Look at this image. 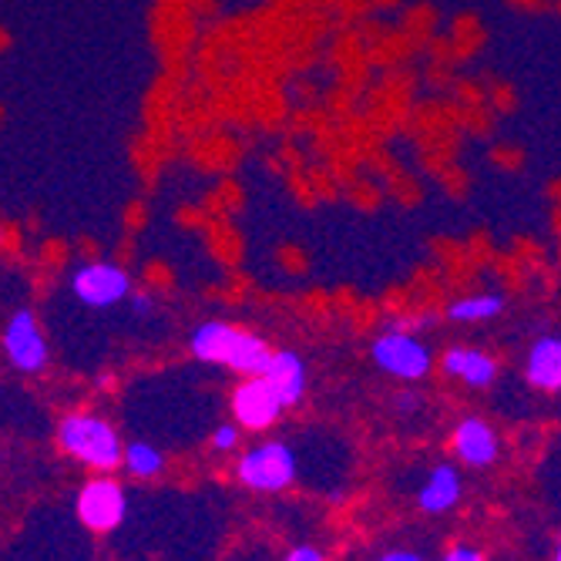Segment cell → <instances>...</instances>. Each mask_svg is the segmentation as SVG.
<instances>
[{
    "label": "cell",
    "mask_w": 561,
    "mask_h": 561,
    "mask_svg": "<svg viewBox=\"0 0 561 561\" xmlns=\"http://www.w3.org/2000/svg\"><path fill=\"white\" fill-rule=\"evenodd\" d=\"M75 512L88 531L108 535L128 515V494L115 478H91L75 497Z\"/></svg>",
    "instance_id": "cell-6"
},
{
    "label": "cell",
    "mask_w": 561,
    "mask_h": 561,
    "mask_svg": "<svg viewBox=\"0 0 561 561\" xmlns=\"http://www.w3.org/2000/svg\"><path fill=\"white\" fill-rule=\"evenodd\" d=\"M504 313V296L501 293H474L461 296L447 306V320L450 323H488Z\"/></svg>",
    "instance_id": "cell-14"
},
{
    "label": "cell",
    "mask_w": 561,
    "mask_h": 561,
    "mask_svg": "<svg viewBox=\"0 0 561 561\" xmlns=\"http://www.w3.org/2000/svg\"><path fill=\"white\" fill-rule=\"evenodd\" d=\"M4 356L8 364L21 374H41L50 360V350H47V340L41 333V323L31 310H18L11 313L8 327H4Z\"/></svg>",
    "instance_id": "cell-8"
},
{
    "label": "cell",
    "mask_w": 561,
    "mask_h": 561,
    "mask_svg": "<svg viewBox=\"0 0 561 561\" xmlns=\"http://www.w3.org/2000/svg\"><path fill=\"white\" fill-rule=\"evenodd\" d=\"M71 293L78 296L81 306H88V310H108V306L131 299L135 289H131L128 270H122L118 263H108V260H94V263H81L71 273Z\"/></svg>",
    "instance_id": "cell-5"
},
{
    "label": "cell",
    "mask_w": 561,
    "mask_h": 561,
    "mask_svg": "<svg viewBox=\"0 0 561 561\" xmlns=\"http://www.w3.org/2000/svg\"><path fill=\"white\" fill-rule=\"evenodd\" d=\"M229 407H232V417L242 431H270L286 414L283 397L273 390V383L266 377H245L232 390Z\"/></svg>",
    "instance_id": "cell-7"
},
{
    "label": "cell",
    "mask_w": 561,
    "mask_h": 561,
    "mask_svg": "<svg viewBox=\"0 0 561 561\" xmlns=\"http://www.w3.org/2000/svg\"><path fill=\"white\" fill-rule=\"evenodd\" d=\"M393 407H397L400 414L417 411V393H400V397H393Z\"/></svg>",
    "instance_id": "cell-21"
},
{
    "label": "cell",
    "mask_w": 561,
    "mask_h": 561,
    "mask_svg": "<svg viewBox=\"0 0 561 561\" xmlns=\"http://www.w3.org/2000/svg\"><path fill=\"white\" fill-rule=\"evenodd\" d=\"M444 561H484V554L471 545H454L444 551Z\"/></svg>",
    "instance_id": "cell-18"
},
{
    "label": "cell",
    "mask_w": 561,
    "mask_h": 561,
    "mask_svg": "<svg viewBox=\"0 0 561 561\" xmlns=\"http://www.w3.org/2000/svg\"><path fill=\"white\" fill-rule=\"evenodd\" d=\"M461 494H465L461 471L454 465H437L417 491V507L424 515H447L450 507H457Z\"/></svg>",
    "instance_id": "cell-12"
},
{
    "label": "cell",
    "mask_w": 561,
    "mask_h": 561,
    "mask_svg": "<svg viewBox=\"0 0 561 561\" xmlns=\"http://www.w3.org/2000/svg\"><path fill=\"white\" fill-rule=\"evenodd\" d=\"M377 561H427L421 551H411V548H393V551H383Z\"/></svg>",
    "instance_id": "cell-19"
},
{
    "label": "cell",
    "mask_w": 561,
    "mask_h": 561,
    "mask_svg": "<svg viewBox=\"0 0 561 561\" xmlns=\"http://www.w3.org/2000/svg\"><path fill=\"white\" fill-rule=\"evenodd\" d=\"M188 350L195 360L229 367L239 377H260L270 364V343L242 327H232L226 320H206L198 323L188 336Z\"/></svg>",
    "instance_id": "cell-1"
},
{
    "label": "cell",
    "mask_w": 561,
    "mask_h": 561,
    "mask_svg": "<svg viewBox=\"0 0 561 561\" xmlns=\"http://www.w3.org/2000/svg\"><path fill=\"white\" fill-rule=\"evenodd\" d=\"M239 424H222L219 431H213V447L216 450H222V454H229V450H236L239 447Z\"/></svg>",
    "instance_id": "cell-16"
},
{
    "label": "cell",
    "mask_w": 561,
    "mask_h": 561,
    "mask_svg": "<svg viewBox=\"0 0 561 561\" xmlns=\"http://www.w3.org/2000/svg\"><path fill=\"white\" fill-rule=\"evenodd\" d=\"M440 370L450 380H461L471 390H488L497 380V360L474 346H450L440 356Z\"/></svg>",
    "instance_id": "cell-10"
},
{
    "label": "cell",
    "mask_w": 561,
    "mask_h": 561,
    "mask_svg": "<svg viewBox=\"0 0 561 561\" xmlns=\"http://www.w3.org/2000/svg\"><path fill=\"white\" fill-rule=\"evenodd\" d=\"M131 310L138 317H151V310H156V302H151L148 293H131Z\"/></svg>",
    "instance_id": "cell-20"
},
{
    "label": "cell",
    "mask_w": 561,
    "mask_h": 561,
    "mask_svg": "<svg viewBox=\"0 0 561 561\" xmlns=\"http://www.w3.org/2000/svg\"><path fill=\"white\" fill-rule=\"evenodd\" d=\"M236 478L242 488L260 491V494L286 491L296 481V454L283 440H263L239 457Z\"/></svg>",
    "instance_id": "cell-3"
},
{
    "label": "cell",
    "mask_w": 561,
    "mask_h": 561,
    "mask_svg": "<svg viewBox=\"0 0 561 561\" xmlns=\"http://www.w3.org/2000/svg\"><path fill=\"white\" fill-rule=\"evenodd\" d=\"M125 471L141 481L159 478L165 471V454L159 447H151L148 440H131L125 447Z\"/></svg>",
    "instance_id": "cell-15"
},
{
    "label": "cell",
    "mask_w": 561,
    "mask_h": 561,
    "mask_svg": "<svg viewBox=\"0 0 561 561\" xmlns=\"http://www.w3.org/2000/svg\"><path fill=\"white\" fill-rule=\"evenodd\" d=\"M454 454L465 468H491L501 454V440L494 427L481 417H465L454 427Z\"/></svg>",
    "instance_id": "cell-9"
},
{
    "label": "cell",
    "mask_w": 561,
    "mask_h": 561,
    "mask_svg": "<svg viewBox=\"0 0 561 561\" xmlns=\"http://www.w3.org/2000/svg\"><path fill=\"white\" fill-rule=\"evenodd\" d=\"M260 377H266L273 383V390L286 403V411L306 397V383H310V374H306V364L296 350H273L270 364Z\"/></svg>",
    "instance_id": "cell-11"
},
{
    "label": "cell",
    "mask_w": 561,
    "mask_h": 561,
    "mask_svg": "<svg viewBox=\"0 0 561 561\" xmlns=\"http://www.w3.org/2000/svg\"><path fill=\"white\" fill-rule=\"evenodd\" d=\"M0 245H4V229H0Z\"/></svg>",
    "instance_id": "cell-23"
},
{
    "label": "cell",
    "mask_w": 561,
    "mask_h": 561,
    "mask_svg": "<svg viewBox=\"0 0 561 561\" xmlns=\"http://www.w3.org/2000/svg\"><path fill=\"white\" fill-rule=\"evenodd\" d=\"M554 561H561V538H558V548H554Z\"/></svg>",
    "instance_id": "cell-22"
},
{
    "label": "cell",
    "mask_w": 561,
    "mask_h": 561,
    "mask_svg": "<svg viewBox=\"0 0 561 561\" xmlns=\"http://www.w3.org/2000/svg\"><path fill=\"white\" fill-rule=\"evenodd\" d=\"M370 356H374V364H377L383 374H390V377H397V380H403V383H417V380H424V377L431 374V367H434L431 346H427L421 336L407 333V330H400V327L380 333V336L374 340V346H370Z\"/></svg>",
    "instance_id": "cell-4"
},
{
    "label": "cell",
    "mask_w": 561,
    "mask_h": 561,
    "mask_svg": "<svg viewBox=\"0 0 561 561\" xmlns=\"http://www.w3.org/2000/svg\"><path fill=\"white\" fill-rule=\"evenodd\" d=\"M283 561H327V554L320 548H313V545H296V548L286 551Z\"/></svg>",
    "instance_id": "cell-17"
},
{
    "label": "cell",
    "mask_w": 561,
    "mask_h": 561,
    "mask_svg": "<svg viewBox=\"0 0 561 561\" xmlns=\"http://www.w3.org/2000/svg\"><path fill=\"white\" fill-rule=\"evenodd\" d=\"M58 444L78 465L108 474L125 468V444L118 431L98 414H68L58 427Z\"/></svg>",
    "instance_id": "cell-2"
},
{
    "label": "cell",
    "mask_w": 561,
    "mask_h": 561,
    "mask_svg": "<svg viewBox=\"0 0 561 561\" xmlns=\"http://www.w3.org/2000/svg\"><path fill=\"white\" fill-rule=\"evenodd\" d=\"M525 380L545 393L561 390V336H538L531 343L525 360Z\"/></svg>",
    "instance_id": "cell-13"
}]
</instances>
